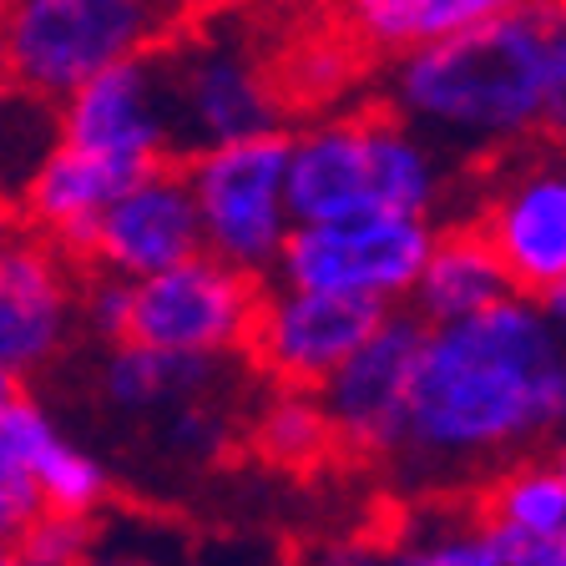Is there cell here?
I'll list each match as a JSON object with an SVG mask.
<instances>
[{"label":"cell","mask_w":566,"mask_h":566,"mask_svg":"<svg viewBox=\"0 0 566 566\" xmlns=\"http://www.w3.org/2000/svg\"><path fill=\"white\" fill-rule=\"evenodd\" d=\"M248 440L279 471H318L329 455H339V436L324 410V395L308 385H273L253 415H248Z\"/></svg>","instance_id":"obj_20"},{"label":"cell","mask_w":566,"mask_h":566,"mask_svg":"<svg viewBox=\"0 0 566 566\" xmlns=\"http://www.w3.org/2000/svg\"><path fill=\"white\" fill-rule=\"evenodd\" d=\"M424 334H430V324L410 304H395L379 318V329L318 385L334 436H339V455L395 460V450L405 446V424H410Z\"/></svg>","instance_id":"obj_8"},{"label":"cell","mask_w":566,"mask_h":566,"mask_svg":"<svg viewBox=\"0 0 566 566\" xmlns=\"http://www.w3.org/2000/svg\"><path fill=\"white\" fill-rule=\"evenodd\" d=\"M132 318H137V279L112 269L82 273V334L102 344L132 339Z\"/></svg>","instance_id":"obj_26"},{"label":"cell","mask_w":566,"mask_h":566,"mask_svg":"<svg viewBox=\"0 0 566 566\" xmlns=\"http://www.w3.org/2000/svg\"><path fill=\"white\" fill-rule=\"evenodd\" d=\"M41 506H46L41 485H35L31 475L6 471V465H0V546L21 542V531L41 516Z\"/></svg>","instance_id":"obj_30"},{"label":"cell","mask_w":566,"mask_h":566,"mask_svg":"<svg viewBox=\"0 0 566 566\" xmlns=\"http://www.w3.org/2000/svg\"><path fill=\"white\" fill-rule=\"evenodd\" d=\"M157 31L163 0H0V76L61 102Z\"/></svg>","instance_id":"obj_4"},{"label":"cell","mask_w":566,"mask_h":566,"mask_svg":"<svg viewBox=\"0 0 566 566\" xmlns=\"http://www.w3.org/2000/svg\"><path fill=\"white\" fill-rule=\"evenodd\" d=\"M96 552V526L92 516H76V511H56L41 506V516L21 531L15 556L25 566H82Z\"/></svg>","instance_id":"obj_25"},{"label":"cell","mask_w":566,"mask_h":566,"mask_svg":"<svg viewBox=\"0 0 566 566\" xmlns=\"http://www.w3.org/2000/svg\"><path fill=\"white\" fill-rule=\"evenodd\" d=\"M153 446L167 460H182V465H208L233 446V415L223 410V395L212 400H192L177 405L172 415L153 420Z\"/></svg>","instance_id":"obj_22"},{"label":"cell","mask_w":566,"mask_h":566,"mask_svg":"<svg viewBox=\"0 0 566 566\" xmlns=\"http://www.w3.org/2000/svg\"><path fill=\"white\" fill-rule=\"evenodd\" d=\"M61 142L106 153L137 167L177 163L172 92H167L163 46L112 61L86 76L71 96H61Z\"/></svg>","instance_id":"obj_11"},{"label":"cell","mask_w":566,"mask_h":566,"mask_svg":"<svg viewBox=\"0 0 566 566\" xmlns=\"http://www.w3.org/2000/svg\"><path fill=\"white\" fill-rule=\"evenodd\" d=\"M56 446H61V430H56V420H51V410L15 389L11 400L0 405V465L35 481Z\"/></svg>","instance_id":"obj_24"},{"label":"cell","mask_w":566,"mask_h":566,"mask_svg":"<svg viewBox=\"0 0 566 566\" xmlns=\"http://www.w3.org/2000/svg\"><path fill=\"white\" fill-rule=\"evenodd\" d=\"M491 163L481 228L501 248L521 294H542L566 273V142L542 132Z\"/></svg>","instance_id":"obj_9"},{"label":"cell","mask_w":566,"mask_h":566,"mask_svg":"<svg viewBox=\"0 0 566 566\" xmlns=\"http://www.w3.org/2000/svg\"><path fill=\"white\" fill-rule=\"evenodd\" d=\"M202 248H208V233H202V212H198V198H192L188 167L163 163V167H153V172H142L137 182L102 212L86 269L153 279V273L192 259Z\"/></svg>","instance_id":"obj_14"},{"label":"cell","mask_w":566,"mask_h":566,"mask_svg":"<svg viewBox=\"0 0 566 566\" xmlns=\"http://www.w3.org/2000/svg\"><path fill=\"white\" fill-rule=\"evenodd\" d=\"M450 188V153L389 106L329 112L289 132L294 223H334L369 212L430 218Z\"/></svg>","instance_id":"obj_3"},{"label":"cell","mask_w":566,"mask_h":566,"mask_svg":"<svg viewBox=\"0 0 566 566\" xmlns=\"http://www.w3.org/2000/svg\"><path fill=\"white\" fill-rule=\"evenodd\" d=\"M526 566H566V536L556 546H546V552L536 556V562H526Z\"/></svg>","instance_id":"obj_34"},{"label":"cell","mask_w":566,"mask_h":566,"mask_svg":"<svg viewBox=\"0 0 566 566\" xmlns=\"http://www.w3.org/2000/svg\"><path fill=\"white\" fill-rule=\"evenodd\" d=\"M385 314H389V304H375V298L273 283L269 294H263L253 339H248V359H253L273 385L318 389L379 329Z\"/></svg>","instance_id":"obj_13"},{"label":"cell","mask_w":566,"mask_h":566,"mask_svg":"<svg viewBox=\"0 0 566 566\" xmlns=\"http://www.w3.org/2000/svg\"><path fill=\"white\" fill-rule=\"evenodd\" d=\"M263 279L218 259V253H192L172 269L137 279V318L132 339L163 344V349L188 354H238L253 339L263 308Z\"/></svg>","instance_id":"obj_10"},{"label":"cell","mask_w":566,"mask_h":566,"mask_svg":"<svg viewBox=\"0 0 566 566\" xmlns=\"http://www.w3.org/2000/svg\"><path fill=\"white\" fill-rule=\"evenodd\" d=\"M15 379H21V375H15V369L6 365V359H0V405H6V400L15 395Z\"/></svg>","instance_id":"obj_35"},{"label":"cell","mask_w":566,"mask_h":566,"mask_svg":"<svg viewBox=\"0 0 566 566\" xmlns=\"http://www.w3.org/2000/svg\"><path fill=\"white\" fill-rule=\"evenodd\" d=\"M167 92H172L177 163L223 142H243L259 132H283L289 92L228 25H202L163 46Z\"/></svg>","instance_id":"obj_5"},{"label":"cell","mask_w":566,"mask_h":566,"mask_svg":"<svg viewBox=\"0 0 566 566\" xmlns=\"http://www.w3.org/2000/svg\"><path fill=\"white\" fill-rule=\"evenodd\" d=\"M228 354H188V349H163V344L122 339L106 349L102 359V400L122 420L153 424L172 415L177 405L212 400L228 389Z\"/></svg>","instance_id":"obj_16"},{"label":"cell","mask_w":566,"mask_h":566,"mask_svg":"<svg viewBox=\"0 0 566 566\" xmlns=\"http://www.w3.org/2000/svg\"><path fill=\"white\" fill-rule=\"evenodd\" d=\"M142 172H153V167H137V163H122V157L86 153V147L61 142L56 153L41 163V172L31 177V188H25L15 212H21L35 233H46L51 243L66 248L76 263H86L92 259L102 212L112 208Z\"/></svg>","instance_id":"obj_15"},{"label":"cell","mask_w":566,"mask_h":566,"mask_svg":"<svg viewBox=\"0 0 566 566\" xmlns=\"http://www.w3.org/2000/svg\"><path fill=\"white\" fill-rule=\"evenodd\" d=\"M536 304H542V308H546V318H552L556 329L566 334V273H562L556 283H546L542 294H536Z\"/></svg>","instance_id":"obj_32"},{"label":"cell","mask_w":566,"mask_h":566,"mask_svg":"<svg viewBox=\"0 0 566 566\" xmlns=\"http://www.w3.org/2000/svg\"><path fill=\"white\" fill-rule=\"evenodd\" d=\"M308 566H424V552H420V536L389 531V536L324 542L308 552Z\"/></svg>","instance_id":"obj_29"},{"label":"cell","mask_w":566,"mask_h":566,"mask_svg":"<svg viewBox=\"0 0 566 566\" xmlns=\"http://www.w3.org/2000/svg\"><path fill=\"white\" fill-rule=\"evenodd\" d=\"M82 273L46 233H0V359L15 375H46L82 329Z\"/></svg>","instance_id":"obj_12"},{"label":"cell","mask_w":566,"mask_h":566,"mask_svg":"<svg viewBox=\"0 0 566 566\" xmlns=\"http://www.w3.org/2000/svg\"><path fill=\"white\" fill-rule=\"evenodd\" d=\"M521 294L516 279H511L501 248L485 238L481 223L471 228H446L430 248V259L420 269V283L410 294V308L424 324H455V318H471L495 308L501 298Z\"/></svg>","instance_id":"obj_18"},{"label":"cell","mask_w":566,"mask_h":566,"mask_svg":"<svg viewBox=\"0 0 566 566\" xmlns=\"http://www.w3.org/2000/svg\"><path fill=\"white\" fill-rule=\"evenodd\" d=\"M430 218L405 212H369V218H334V223H294L273 283L329 289V294L375 298V304H410L420 269L436 248Z\"/></svg>","instance_id":"obj_7"},{"label":"cell","mask_w":566,"mask_h":566,"mask_svg":"<svg viewBox=\"0 0 566 566\" xmlns=\"http://www.w3.org/2000/svg\"><path fill=\"white\" fill-rule=\"evenodd\" d=\"M354 46H359V41L298 51V56L289 61V82H283L289 102H329V96H339L354 76Z\"/></svg>","instance_id":"obj_28"},{"label":"cell","mask_w":566,"mask_h":566,"mask_svg":"<svg viewBox=\"0 0 566 566\" xmlns=\"http://www.w3.org/2000/svg\"><path fill=\"white\" fill-rule=\"evenodd\" d=\"M552 455H556V465H562V471H566V430L552 440Z\"/></svg>","instance_id":"obj_36"},{"label":"cell","mask_w":566,"mask_h":566,"mask_svg":"<svg viewBox=\"0 0 566 566\" xmlns=\"http://www.w3.org/2000/svg\"><path fill=\"white\" fill-rule=\"evenodd\" d=\"M334 6H339L349 41H359L375 56H400V51L446 41V35L542 6V0H334Z\"/></svg>","instance_id":"obj_19"},{"label":"cell","mask_w":566,"mask_h":566,"mask_svg":"<svg viewBox=\"0 0 566 566\" xmlns=\"http://www.w3.org/2000/svg\"><path fill=\"white\" fill-rule=\"evenodd\" d=\"M552 0L495 15L446 41L400 51L385 71V106L450 157H501L542 137L552 117Z\"/></svg>","instance_id":"obj_2"},{"label":"cell","mask_w":566,"mask_h":566,"mask_svg":"<svg viewBox=\"0 0 566 566\" xmlns=\"http://www.w3.org/2000/svg\"><path fill=\"white\" fill-rule=\"evenodd\" d=\"M35 485L46 495V506L76 511V516H96V511L112 501V475H106V465L66 436H61V446L46 455Z\"/></svg>","instance_id":"obj_23"},{"label":"cell","mask_w":566,"mask_h":566,"mask_svg":"<svg viewBox=\"0 0 566 566\" xmlns=\"http://www.w3.org/2000/svg\"><path fill=\"white\" fill-rule=\"evenodd\" d=\"M0 566H25V562L15 556V546H0Z\"/></svg>","instance_id":"obj_37"},{"label":"cell","mask_w":566,"mask_h":566,"mask_svg":"<svg viewBox=\"0 0 566 566\" xmlns=\"http://www.w3.org/2000/svg\"><path fill=\"white\" fill-rule=\"evenodd\" d=\"M475 516L511 566H526L566 536V471L556 455H516L475 485Z\"/></svg>","instance_id":"obj_17"},{"label":"cell","mask_w":566,"mask_h":566,"mask_svg":"<svg viewBox=\"0 0 566 566\" xmlns=\"http://www.w3.org/2000/svg\"><path fill=\"white\" fill-rule=\"evenodd\" d=\"M192 198L202 212L208 253L238 269L273 279L283 243L294 233L289 208V132H259L243 142H223L208 153L182 157Z\"/></svg>","instance_id":"obj_6"},{"label":"cell","mask_w":566,"mask_h":566,"mask_svg":"<svg viewBox=\"0 0 566 566\" xmlns=\"http://www.w3.org/2000/svg\"><path fill=\"white\" fill-rule=\"evenodd\" d=\"M82 566H157V562H142V556H127V552H92Z\"/></svg>","instance_id":"obj_33"},{"label":"cell","mask_w":566,"mask_h":566,"mask_svg":"<svg viewBox=\"0 0 566 566\" xmlns=\"http://www.w3.org/2000/svg\"><path fill=\"white\" fill-rule=\"evenodd\" d=\"M424 566H511L506 552L495 546L491 526L481 516H460V521H440L436 531L420 536Z\"/></svg>","instance_id":"obj_27"},{"label":"cell","mask_w":566,"mask_h":566,"mask_svg":"<svg viewBox=\"0 0 566 566\" xmlns=\"http://www.w3.org/2000/svg\"><path fill=\"white\" fill-rule=\"evenodd\" d=\"M556 15V61H552V117H546V132L566 142V0H552Z\"/></svg>","instance_id":"obj_31"},{"label":"cell","mask_w":566,"mask_h":566,"mask_svg":"<svg viewBox=\"0 0 566 566\" xmlns=\"http://www.w3.org/2000/svg\"><path fill=\"white\" fill-rule=\"evenodd\" d=\"M566 430V334L536 294H511L455 324H430L415 369L395 481L420 495L481 485L506 460L552 450Z\"/></svg>","instance_id":"obj_1"},{"label":"cell","mask_w":566,"mask_h":566,"mask_svg":"<svg viewBox=\"0 0 566 566\" xmlns=\"http://www.w3.org/2000/svg\"><path fill=\"white\" fill-rule=\"evenodd\" d=\"M0 233H6V228H0Z\"/></svg>","instance_id":"obj_38"},{"label":"cell","mask_w":566,"mask_h":566,"mask_svg":"<svg viewBox=\"0 0 566 566\" xmlns=\"http://www.w3.org/2000/svg\"><path fill=\"white\" fill-rule=\"evenodd\" d=\"M61 147V102L6 82L0 86V212H15L51 153Z\"/></svg>","instance_id":"obj_21"}]
</instances>
